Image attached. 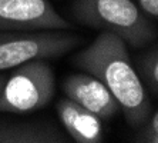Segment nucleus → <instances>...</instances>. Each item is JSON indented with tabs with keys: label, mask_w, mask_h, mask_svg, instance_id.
Segmentation results:
<instances>
[{
	"label": "nucleus",
	"mask_w": 158,
	"mask_h": 143,
	"mask_svg": "<svg viewBox=\"0 0 158 143\" xmlns=\"http://www.w3.org/2000/svg\"><path fill=\"white\" fill-rule=\"evenodd\" d=\"M67 97L85 107L101 120H110L120 112V105L103 82L88 73L71 74L63 82Z\"/></svg>",
	"instance_id": "423d86ee"
},
{
	"label": "nucleus",
	"mask_w": 158,
	"mask_h": 143,
	"mask_svg": "<svg viewBox=\"0 0 158 143\" xmlns=\"http://www.w3.org/2000/svg\"><path fill=\"white\" fill-rule=\"evenodd\" d=\"M81 43L83 37L69 30H4L0 32V72L31 60L60 57Z\"/></svg>",
	"instance_id": "7ed1b4c3"
},
{
	"label": "nucleus",
	"mask_w": 158,
	"mask_h": 143,
	"mask_svg": "<svg viewBox=\"0 0 158 143\" xmlns=\"http://www.w3.org/2000/svg\"><path fill=\"white\" fill-rule=\"evenodd\" d=\"M137 2H138V7L148 19L155 20L158 17V0H137Z\"/></svg>",
	"instance_id": "9b49d317"
},
{
	"label": "nucleus",
	"mask_w": 158,
	"mask_h": 143,
	"mask_svg": "<svg viewBox=\"0 0 158 143\" xmlns=\"http://www.w3.org/2000/svg\"><path fill=\"white\" fill-rule=\"evenodd\" d=\"M134 140L138 143H158V113L152 109L151 114L143 125L138 126Z\"/></svg>",
	"instance_id": "9d476101"
},
{
	"label": "nucleus",
	"mask_w": 158,
	"mask_h": 143,
	"mask_svg": "<svg viewBox=\"0 0 158 143\" xmlns=\"http://www.w3.org/2000/svg\"><path fill=\"white\" fill-rule=\"evenodd\" d=\"M141 82L154 96L158 95V49L152 46L138 60V72Z\"/></svg>",
	"instance_id": "1a4fd4ad"
},
{
	"label": "nucleus",
	"mask_w": 158,
	"mask_h": 143,
	"mask_svg": "<svg viewBox=\"0 0 158 143\" xmlns=\"http://www.w3.org/2000/svg\"><path fill=\"white\" fill-rule=\"evenodd\" d=\"M6 79H7V76H6V74H0V95H2V89H3V86H4Z\"/></svg>",
	"instance_id": "f8f14e48"
},
{
	"label": "nucleus",
	"mask_w": 158,
	"mask_h": 143,
	"mask_svg": "<svg viewBox=\"0 0 158 143\" xmlns=\"http://www.w3.org/2000/svg\"><path fill=\"white\" fill-rule=\"evenodd\" d=\"M57 114L69 137L77 143H101L104 139L101 119L74 100L61 99L57 103Z\"/></svg>",
	"instance_id": "0eeeda50"
},
{
	"label": "nucleus",
	"mask_w": 158,
	"mask_h": 143,
	"mask_svg": "<svg viewBox=\"0 0 158 143\" xmlns=\"http://www.w3.org/2000/svg\"><path fill=\"white\" fill-rule=\"evenodd\" d=\"M73 63L106 84L131 127L137 129L147 120L152 112L150 96L132 66L127 43L117 34L101 32L74 55Z\"/></svg>",
	"instance_id": "f257e3e1"
},
{
	"label": "nucleus",
	"mask_w": 158,
	"mask_h": 143,
	"mask_svg": "<svg viewBox=\"0 0 158 143\" xmlns=\"http://www.w3.org/2000/svg\"><path fill=\"white\" fill-rule=\"evenodd\" d=\"M71 13L77 22L117 34L131 47H145L155 37L150 19L131 0H76Z\"/></svg>",
	"instance_id": "f03ea898"
},
{
	"label": "nucleus",
	"mask_w": 158,
	"mask_h": 143,
	"mask_svg": "<svg viewBox=\"0 0 158 143\" xmlns=\"http://www.w3.org/2000/svg\"><path fill=\"white\" fill-rule=\"evenodd\" d=\"M15 69L2 89L0 113H29L47 106L56 92L52 66L39 59Z\"/></svg>",
	"instance_id": "20e7f679"
},
{
	"label": "nucleus",
	"mask_w": 158,
	"mask_h": 143,
	"mask_svg": "<svg viewBox=\"0 0 158 143\" xmlns=\"http://www.w3.org/2000/svg\"><path fill=\"white\" fill-rule=\"evenodd\" d=\"M48 0H0V30H69Z\"/></svg>",
	"instance_id": "39448f33"
},
{
	"label": "nucleus",
	"mask_w": 158,
	"mask_h": 143,
	"mask_svg": "<svg viewBox=\"0 0 158 143\" xmlns=\"http://www.w3.org/2000/svg\"><path fill=\"white\" fill-rule=\"evenodd\" d=\"M69 139L47 122H0V143H67Z\"/></svg>",
	"instance_id": "6e6552de"
}]
</instances>
